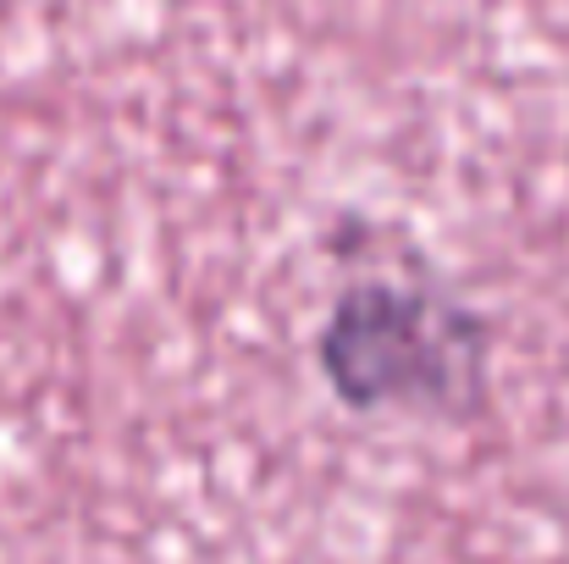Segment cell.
<instances>
[{
	"instance_id": "1",
	"label": "cell",
	"mask_w": 569,
	"mask_h": 564,
	"mask_svg": "<svg viewBox=\"0 0 569 564\" xmlns=\"http://www.w3.org/2000/svg\"><path fill=\"white\" fill-rule=\"evenodd\" d=\"M327 372L355 404L453 398L476 382L470 327L403 294H355L327 333Z\"/></svg>"
}]
</instances>
